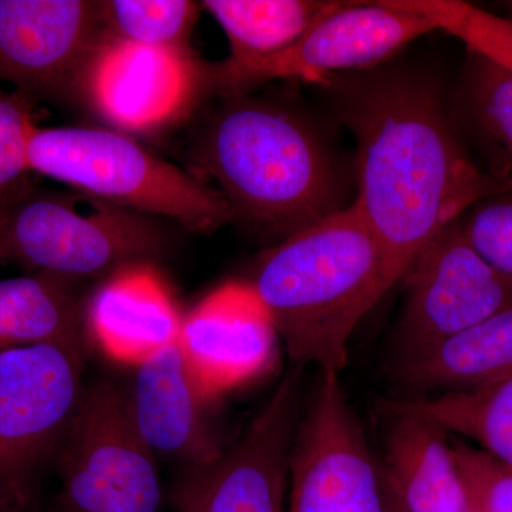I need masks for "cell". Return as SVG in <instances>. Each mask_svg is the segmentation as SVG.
Masks as SVG:
<instances>
[{
    "label": "cell",
    "mask_w": 512,
    "mask_h": 512,
    "mask_svg": "<svg viewBox=\"0 0 512 512\" xmlns=\"http://www.w3.org/2000/svg\"><path fill=\"white\" fill-rule=\"evenodd\" d=\"M303 367L293 366L237 443L190 467L175 491L178 512H288L289 454L303 409Z\"/></svg>",
    "instance_id": "8fae6325"
},
{
    "label": "cell",
    "mask_w": 512,
    "mask_h": 512,
    "mask_svg": "<svg viewBox=\"0 0 512 512\" xmlns=\"http://www.w3.org/2000/svg\"><path fill=\"white\" fill-rule=\"evenodd\" d=\"M319 370L293 437L288 512H386L382 467L340 383Z\"/></svg>",
    "instance_id": "ba28073f"
},
{
    "label": "cell",
    "mask_w": 512,
    "mask_h": 512,
    "mask_svg": "<svg viewBox=\"0 0 512 512\" xmlns=\"http://www.w3.org/2000/svg\"><path fill=\"white\" fill-rule=\"evenodd\" d=\"M53 466L60 491L53 512H158L163 485L156 454L138 433L126 387L86 384Z\"/></svg>",
    "instance_id": "5b68a950"
},
{
    "label": "cell",
    "mask_w": 512,
    "mask_h": 512,
    "mask_svg": "<svg viewBox=\"0 0 512 512\" xmlns=\"http://www.w3.org/2000/svg\"><path fill=\"white\" fill-rule=\"evenodd\" d=\"M126 396L131 419L156 456L177 458L197 467L221 453L205 420L207 403L188 372L177 342L137 366Z\"/></svg>",
    "instance_id": "2e32d148"
},
{
    "label": "cell",
    "mask_w": 512,
    "mask_h": 512,
    "mask_svg": "<svg viewBox=\"0 0 512 512\" xmlns=\"http://www.w3.org/2000/svg\"><path fill=\"white\" fill-rule=\"evenodd\" d=\"M225 97L194 156L235 218L286 238L345 208L332 158L298 113L244 93Z\"/></svg>",
    "instance_id": "3957f363"
},
{
    "label": "cell",
    "mask_w": 512,
    "mask_h": 512,
    "mask_svg": "<svg viewBox=\"0 0 512 512\" xmlns=\"http://www.w3.org/2000/svg\"><path fill=\"white\" fill-rule=\"evenodd\" d=\"M35 128L28 97L0 87V205L30 171L29 143Z\"/></svg>",
    "instance_id": "d4e9b609"
},
{
    "label": "cell",
    "mask_w": 512,
    "mask_h": 512,
    "mask_svg": "<svg viewBox=\"0 0 512 512\" xmlns=\"http://www.w3.org/2000/svg\"><path fill=\"white\" fill-rule=\"evenodd\" d=\"M511 373L512 306L397 365L400 383L416 397L470 392Z\"/></svg>",
    "instance_id": "ac0fdd59"
},
{
    "label": "cell",
    "mask_w": 512,
    "mask_h": 512,
    "mask_svg": "<svg viewBox=\"0 0 512 512\" xmlns=\"http://www.w3.org/2000/svg\"><path fill=\"white\" fill-rule=\"evenodd\" d=\"M461 101L490 161L487 173L512 184V73L470 53Z\"/></svg>",
    "instance_id": "7402d4cb"
},
{
    "label": "cell",
    "mask_w": 512,
    "mask_h": 512,
    "mask_svg": "<svg viewBox=\"0 0 512 512\" xmlns=\"http://www.w3.org/2000/svg\"><path fill=\"white\" fill-rule=\"evenodd\" d=\"M249 284L293 366L342 373L350 336L394 281L382 247L350 204L266 251Z\"/></svg>",
    "instance_id": "7a4b0ae2"
},
{
    "label": "cell",
    "mask_w": 512,
    "mask_h": 512,
    "mask_svg": "<svg viewBox=\"0 0 512 512\" xmlns=\"http://www.w3.org/2000/svg\"><path fill=\"white\" fill-rule=\"evenodd\" d=\"M403 403L447 433L473 440L480 450L512 468V373L481 389L414 397Z\"/></svg>",
    "instance_id": "44dd1931"
},
{
    "label": "cell",
    "mask_w": 512,
    "mask_h": 512,
    "mask_svg": "<svg viewBox=\"0 0 512 512\" xmlns=\"http://www.w3.org/2000/svg\"><path fill=\"white\" fill-rule=\"evenodd\" d=\"M278 332L249 282L212 291L181 323L177 345L205 403L269 372Z\"/></svg>",
    "instance_id": "4fadbf2b"
},
{
    "label": "cell",
    "mask_w": 512,
    "mask_h": 512,
    "mask_svg": "<svg viewBox=\"0 0 512 512\" xmlns=\"http://www.w3.org/2000/svg\"><path fill=\"white\" fill-rule=\"evenodd\" d=\"M333 0H205L231 46L227 63L266 59L295 45L338 6Z\"/></svg>",
    "instance_id": "ffe728a7"
},
{
    "label": "cell",
    "mask_w": 512,
    "mask_h": 512,
    "mask_svg": "<svg viewBox=\"0 0 512 512\" xmlns=\"http://www.w3.org/2000/svg\"><path fill=\"white\" fill-rule=\"evenodd\" d=\"M429 19L437 30L456 37L474 55L512 73V20L461 0H400Z\"/></svg>",
    "instance_id": "cb8c5ba5"
},
{
    "label": "cell",
    "mask_w": 512,
    "mask_h": 512,
    "mask_svg": "<svg viewBox=\"0 0 512 512\" xmlns=\"http://www.w3.org/2000/svg\"><path fill=\"white\" fill-rule=\"evenodd\" d=\"M436 30L400 0L339 2L284 52L244 64L222 63L212 77L227 94L244 93L249 86L276 79L320 86L335 74L373 70Z\"/></svg>",
    "instance_id": "9c48e42d"
},
{
    "label": "cell",
    "mask_w": 512,
    "mask_h": 512,
    "mask_svg": "<svg viewBox=\"0 0 512 512\" xmlns=\"http://www.w3.org/2000/svg\"><path fill=\"white\" fill-rule=\"evenodd\" d=\"M87 340L0 353V493H36L86 384Z\"/></svg>",
    "instance_id": "52a82bcc"
},
{
    "label": "cell",
    "mask_w": 512,
    "mask_h": 512,
    "mask_svg": "<svg viewBox=\"0 0 512 512\" xmlns=\"http://www.w3.org/2000/svg\"><path fill=\"white\" fill-rule=\"evenodd\" d=\"M83 311L73 279L46 272L0 279V353L87 340Z\"/></svg>",
    "instance_id": "d6986e66"
},
{
    "label": "cell",
    "mask_w": 512,
    "mask_h": 512,
    "mask_svg": "<svg viewBox=\"0 0 512 512\" xmlns=\"http://www.w3.org/2000/svg\"><path fill=\"white\" fill-rule=\"evenodd\" d=\"M463 222L473 248L512 281V192L478 202Z\"/></svg>",
    "instance_id": "4316f807"
},
{
    "label": "cell",
    "mask_w": 512,
    "mask_h": 512,
    "mask_svg": "<svg viewBox=\"0 0 512 512\" xmlns=\"http://www.w3.org/2000/svg\"><path fill=\"white\" fill-rule=\"evenodd\" d=\"M104 35L101 2L0 0V82L26 97L66 93Z\"/></svg>",
    "instance_id": "7c38bea8"
},
{
    "label": "cell",
    "mask_w": 512,
    "mask_h": 512,
    "mask_svg": "<svg viewBox=\"0 0 512 512\" xmlns=\"http://www.w3.org/2000/svg\"><path fill=\"white\" fill-rule=\"evenodd\" d=\"M84 332L104 356L138 366L180 336L183 316L147 264L117 269L84 303Z\"/></svg>",
    "instance_id": "9a60e30c"
},
{
    "label": "cell",
    "mask_w": 512,
    "mask_h": 512,
    "mask_svg": "<svg viewBox=\"0 0 512 512\" xmlns=\"http://www.w3.org/2000/svg\"><path fill=\"white\" fill-rule=\"evenodd\" d=\"M29 168L96 200L171 218L192 231H215L235 220L220 192L119 131L36 126Z\"/></svg>",
    "instance_id": "277c9868"
},
{
    "label": "cell",
    "mask_w": 512,
    "mask_h": 512,
    "mask_svg": "<svg viewBox=\"0 0 512 512\" xmlns=\"http://www.w3.org/2000/svg\"><path fill=\"white\" fill-rule=\"evenodd\" d=\"M471 512H512V468L468 444L453 446Z\"/></svg>",
    "instance_id": "484cf974"
},
{
    "label": "cell",
    "mask_w": 512,
    "mask_h": 512,
    "mask_svg": "<svg viewBox=\"0 0 512 512\" xmlns=\"http://www.w3.org/2000/svg\"><path fill=\"white\" fill-rule=\"evenodd\" d=\"M326 89L357 146V211L375 235L394 284L468 210L512 184L466 153L433 86L410 74H335Z\"/></svg>",
    "instance_id": "6da1fadb"
},
{
    "label": "cell",
    "mask_w": 512,
    "mask_h": 512,
    "mask_svg": "<svg viewBox=\"0 0 512 512\" xmlns=\"http://www.w3.org/2000/svg\"><path fill=\"white\" fill-rule=\"evenodd\" d=\"M392 420L380 464L406 512H471L447 431L406 403L390 406Z\"/></svg>",
    "instance_id": "e0dca14e"
},
{
    "label": "cell",
    "mask_w": 512,
    "mask_h": 512,
    "mask_svg": "<svg viewBox=\"0 0 512 512\" xmlns=\"http://www.w3.org/2000/svg\"><path fill=\"white\" fill-rule=\"evenodd\" d=\"M106 35L154 47L184 49L197 5L187 0H113L101 2Z\"/></svg>",
    "instance_id": "603a6c76"
},
{
    "label": "cell",
    "mask_w": 512,
    "mask_h": 512,
    "mask_svg": "<svg viewBox=\"0 0 512 512\" xmlns=\"http://www.w3.org/2000/svg\"><path fill=\"white\" fill-rule=\"evenodd\" d=\"M161 248L163 237L146 215L76 191L10 205L0 259L74 281L113 274Z\"/></svg>",
    "instance_id": "8992f818"
},
{
    "label": "cell",
    "mask_w": 512,
    "mask_h": 512,
    "mask_svg": "<svg viewBox=\"0 0 512 512\" xmlns=\"http://www.w3.org/2000/svg\"><path fill=\"white\" fill-rule=\"evenodd\" d=\"M0 512H42L36 493H0Z\"/></svg>",
    "instance_id": "83f0119b"
},
{
    "label": "cell",
    "mask_w": 512,
    "mask_h": 512,
    "mask_svg": "<svg viewBox=\"0 0 512 512\" xmlns=\"http://www.w3.org/2000/svg\"><path fill=\"white\" fill-rule=\"evenodd\" d=\"M9 210L10 204L0 205V238H2L3 229H5L6 222H8Z\"/></svg>",
    "instance_id": "f546056e"
},
{
    "label": "cell",
    "mask_w": 512,
    "mask_h": 512,
    "mask_svg": "<svg viewBox=\"0 0 512 512\" xmlns=\"http://www.w3.org/2000/svg\"><path fill=\"white\" fill-rule=\"evenodd\" d=\"M463 218L448 225L403 276L397 365L512 306L511 279L473 248Z\"/></svg>",
    "instance_id": "30bf717a"
},
{
    "label": "cell",
    "mask_w": 512,
    "mask_h": 512,
    "mask_svg": "<svg viewBox=\"0 0 512 512\" xmlns=\"http://www.w3.org/2000/svg\"><path fill=\"white\" fill-rule=\"evenodd\" d=\"M383 485L384 497H386V512H406V510H404L403 508L402 503H400L399 498H397L396 494L393 493L392 488H390L389 485H387L386 480H384V477Z\"/></svg>",
    "instance_id": "f1b7e54d"
},
{
    "label": "cell",
    "mask_w": 512,
    "mask_h": 512,
    "mask_svg": "<svg viewBox=\"0 0 512 512\" xmlns=\"http://www.w3.org/2000/svg\"><path fill=\"white\" fill-rule=\"evenodd\" d=\"M82 84L104 119L120 130L143 133L170 124L188 109L200 73L184 49L104 35L84 69Z\"/></svg>",
    "instance_id": "5bb4252c"
}]
</instances>
